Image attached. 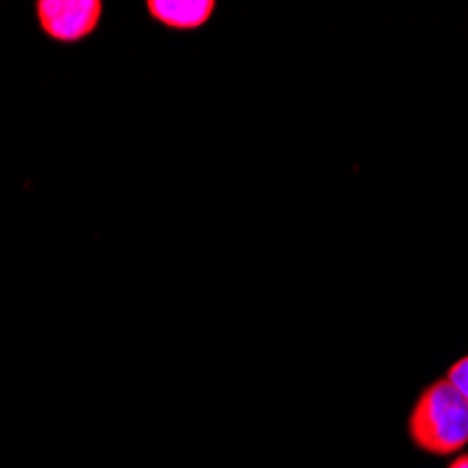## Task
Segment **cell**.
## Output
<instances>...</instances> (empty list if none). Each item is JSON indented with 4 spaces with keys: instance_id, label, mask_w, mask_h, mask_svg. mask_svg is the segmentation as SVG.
I'll list each match as a JSON object with an SVG mask.
<instances>
[{
    "instance_id": "obj_1",
    "label": "cell",
    "mask_w": 468,
    "mask_h": 468,
    "mask_svg": "<svg viewBox=\"0 0 468 468\" xmlns=\"http://www.w3.org/2000/svg\"><path fill=\"white\" fill-rule=\"evenodd\" d=\"M415 449L432 457H457L468 446V404L446 378L420 390L407 420Z\"/></svg>"
},
{
    "instance_id": "obj_2",
    "label": "cell",
    "mask_w": 468,
    "mask_h": 468,
    "mask_svg": "<svg viewBox=\"0 0 468 468\" xmlns=\"http://www.w3.org/2000/svg\"><path fill=\"white\" fill-rule=\"evenodd\" d=\"M101 0H37V23L54 42H81L101 23Z\"/></svg>"
},
{
    "instance_id": "obj_3",
    "label": "cell",
    "mask_w": 468,
    "mask_h": 468,
    "mask_svg": "<svg viewBox=\"0 0 468 468\" xmlns=\"http://www.w3.org/2000/svg\"><path fill=\"white\" fill-rule=\"evenodd\" d=\"M146 9H149V17L165 28L194 31L214 17L217 4L214 0H149Z\"/></svg>"
},
{
    "instance_id": "obj_4",
    "label": "cell",
    "mask_w": 468,
    "mask_h": 468,
    "mask_svg": "<svg viewBox=\"0 0 468 468\" xmlns=\"http://www.w3.org/2000/svg\"><path fill=\"white\" fill-rule=\"evenodd\" d=\"M449 385L460 393V399L468 404V356H463V359H457L452 367H449V373L443 376Z\"/></svg>"
},
{
    "instance_id": "obj_5",
    "label": "cell",
    "mask_w": 468,
    "mask_h": 468,
    "mask_svg": "<svg viewBox=\"0 0 468 468\" xmlns=\"http://www.w3.org/2000/svg\"><path fill=\"white\" fill-rule=\"evenodd\" d=\"M446 468H468V452H463V454H457Z\"/></svg>"
}]
</instances>
